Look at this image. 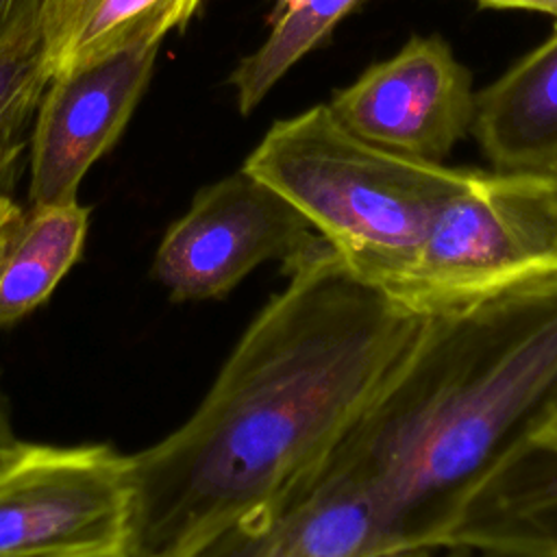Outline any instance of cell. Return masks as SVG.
<instances>
[{"label": "cell", "instance_id": "1", "mask_svg": "<svg viewBox=\"0 0 557 557\" xmlns=\"http://www.w3.org/2000/svg\"><path fill=\"white\" fill-rule=\"evenodd\" d=\"M242 333L205 400L128 457V557H185L298 494L387 385L424 318L355 276L331 246Z\"/></svg>", "mask_w": 557, "mask_h": 557}, {"label": "cell", "instance_id": "2", "mask_svg": "<svg viewBox=\"0 0 557 557\" xmlns=\"http://www.w3.org/2000/svg\"><path fill=\"white\" fill-rule=\"evenodd\" d=\"M555 420L557 281H548L426 315L315 476L363 487L411 544H431L461 494Z\"/></svg>", "mask_w": 557, "mask_h": 557}, {"label": "cell", "instance_id": "3", "mask_svg": "<svg viewBox=\"0 0 557 557\" xmlns=\"http://www.w3.org/2000/svg\"><path fill=\"white\" fill-rule=\"evenodd\" d=\"M242 168L294 205L355 276L385 294L472 172L379 148L342 126L329 104L276 120Z\"/></svg>", "mask_w": 557, "mask_h": 557}, {"label": "cell", "instance_id": "4", "mask_svg": "<svg viewBox=\"0 0 557 557\" xmlns=\"http://www.w3.org/2000/svg\"><path fill=\"white\" fill-rule=\"evenodd\" d=\"M557 281V176L472 170L387 294L422 318Z\"/></svg>", "mask_w": 557, "mask_h": 557}, {"label": "cell", "instance_id": "5", "mask_svg": "<svg viewBox=\"0 0 557 557\" xmlns=\"http://www.w3.org/2000/svg\"><path fill=\"white\" fill-rule=\"evenodd\" d=\"M128 457L17 442L0 463V557L126 553Z\"/></svg>", "mask_w": 557, "mask_h": 557}, {"label": "cell", "instance_id": "6", "mask_svg": "<svg viewBox=\"0 0 557 557\" xmlns=\"http://www.w3.org/2000/svg\"><path fill=\"white\" fill-rule=\"evenodd\" d=\"M329 244L307 218L244 168L202 187L154 257V276L174 300L222 298L265 261L283 272Z\"/></svg>", "mask_w": 557, "mask_h": 557}, {"label": "cell", "instance_id": "7", "mask_svg": "<svg viewBox=\"0 0 557 557\" xmlns=\"http://www.w3.org/2000/svg\"><path fill=\"white\" fill-rule=\"evenodd\" d=\"M472 74L437 35L411 37L333 94L331 113L357 137L416 159L440 161L472 131Z\"/></svg>", "mask_w": 557, "mask_h": 557}, {"label": "cell", "instance_id": "8", "mask_svg": "<svg viewBox=\"0 0 557 557\" xmlns=\"http://www.w3.org/2000/svg\"><path fill=\"white\" fill-rule=\"evenodd\" d=\"M159 44L141 39L50 78L30 144V205L76 200L83 174L113 146L144 94Z\"/></svg>", "mask_w": 557, "mask_h": 557}, {"label": "cell", "instance_id": "9", "mask_svg": "<svg viewBox=\"0 0 557 557\" xmlns=\"http://www.w3.org/2000/svg\"><path fill=\"white\" fill-rule=\"evenodd\" d=\"M431 544L498 557H557V426L518 444L470 485Z\"/></svg>", "mask_w": 557, "mask_h": 557}, {"label": "cell", "instance_id": "10", "mask_svg": "<svg viewBox=\"0 0 557 557\" xmlns=\"http://www.w3.org/2000/svg\"><path fill=\"white\" fill-rule=\"evenodd\" d=\"M411 544L359 485L315 476L281 507L239 520L185 557H363Z\"/></svg>", "mask_w": 557, "mask_h": 557}, {"label": "cell", "instance_id": "11", "mask_svg": "<svg viewBox=\"0 0 557 557\" xmlns=\"http://www.w3.org/2000/svg\"><path fill=\"white\" fill-rule=\"evenodd\" d=\"M474 102L470 133L496 170L557 176V26Z\"/></svg>", "mask_w": 557, "mask_h": 557}, {"label": "cell", "instance_id": "12", "mask_svg": "<svg viewBox=\"0 0 557 557\" xmlns=\"http://www.w3.org/2000/svg\"><path fill=\"white\" fill-rule=\"evenodd\" d=\"M87 209L74 202L20 207L0 226V329L37 309L78 259Z\"/></svg>", "mask_w": 557, "mask_h": 557}, {"label": "cell", "instance_id": "13", "mask_svg": "<svg viewBox=\"0 0 557 557\" xmlns=\"http://www.w3.org/2000/svg\"><path fill=\"white\" fill-rule=\"evenodd\" d=\"M202 0H44L50 72L63 74L141 39L183 28Z\"/></svg>", "mask_w": 557, "mask_h": 557}, {"label": "cell", "instance_id": "14", "mask_svg": "<svg viewBox=\"0 0 557 557\" xmlns=\"http://www.w3.org/2000/svg\"><path fill=\"white\" fill-rule=\"evenodd\" d=\"M359 2L361 0H305L272 20L265 41L244 57L228 78L239 113H252L272 87Z\"/></svg>", "mask_w": 557, "mask_h": 557}, {"label": "cell", "instance_id": "15", "mask_svg": "<svg viewBox=\"0 0 557 557\" xmlns=\"http://www.w3.org/2000/svg\"><path fill=\"white\" fill-rule=\"evenodd\" d=\"M41 4L44 0H30L0 39V150L24 139L26 124L52 78Z\"/></svg>", "mask_w": 557, "mask_h": 557}, {"label": "cell", "instance_id": "16", "mask_svg": "<svg viewBox=\"0 0 557 557\" xmlns=\"http://www.w3.org/2000/svg\"><path fill=\"white\" fill-rule=\"evenodd\" d=\"M24 139L0 150V226L20 209V205L13 200V189L24 168Z\"/></svg>", "mask_w": 557, "mask_h": 557}, {"label": "cell", "instance_id": "17", "mask_svg": "<svg viewBox=\"0 0 557 557\" xmlns=\"http://www.w3.org/2000/svg\"><path fill=\"white\" fill-rule=\"evenodd\" d=\"M453 546H431V544H398L387 546L363 557H450Z\"/></svg>", "mask_w": 557, "mask_h": 557}, {"label": "cell", "instance_id": "18", "mask_svg": "<svg viewBox=\"0 0 557 557\" xmlns=\"http://www.w3.org/2000/svg\"><path fill=\"white\" fill-rule=\"evenodd\" d=\"M479 2L496 9H527V11L546 13L555 20V26H557V0H479Z\"/></svg>", "mask_w": 557, "mask_h": 557}, {"label": "cell", "instance_id": "19", "mask_svg": "<svg viewBox=\"0 0 557 557\" xmlns=\"http://www.w3.org/2000/svg\"><path fill=\"white\" fill-rule=\"evenodd\" d=\"M30 0H0V39L13 26V22L22 15Z\"/></svg>", "mask_w": 557, "mask_h": 557}, {"label": "cell", "instance_id": "20", "mask_svg": "<svg viewBox=\"0 0 557 557\" xmlns=\"http://www.w3.org/2000/svg\"><path fill=\"white\" fill-rule=\"evenodd\" d=\"M17 444L15 435H13V429H11V422H9V413H7V407L0 398V463L4 461V457L11 453V448Z\"/></svg>", "mask_w": 557, "mask_h": 557}, {"label": "cell", "instance_id": "21", "mask_svg": "<svg viewBox=\"0 0 557 557\" xmlns=\"http://www.w3.org/2000/svg\"><path fill=\"white\" fill-rule=\"evenodd\" d=\"M300 2H305V0H276L274 11H272V15H270V22H272V20H276L278 15H283V13L292 11V9H296Z\"/></svg>", "mask_w": 557, "mask_h": 557}, {"label": "cell", "instance_id": "22", "mask_svg": "<svg viewBox=\"0 0 557 557\" xmlns=\"http://www.w3.org/2000/svg\"><path fill=\"white\" fill-rule=\"evenodd\" d=\"M450 557H498V555H487V553H479V550L453 546V555H450Z\"/></svg>", "mask_w": 557, "mask_h": 557}, {"label": "cell", "instance_id": "23", "mask_svg": "<svg viewBox=\"0 0 557 557\" xmlns=\"http://www.w3.org/2000/svg\"><path fill=\"white\" fill-rule=\"evenodd\" d=\"M96 557H128L126 553H111V555H96Z\"/></svg>", "mask_w": 557, "mask_h": 557}]
</instances>
